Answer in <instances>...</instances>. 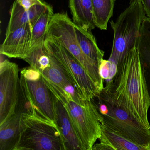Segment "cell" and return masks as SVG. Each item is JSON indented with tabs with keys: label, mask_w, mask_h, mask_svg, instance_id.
I'll return each mask as SVG.
<instances>
[{
	"label": "cell",
	"mask_w": 150,
	"mask_h": 150,
	"mask_svg": "<svg viewBox=\"0 0 150 150\" xmlns=\"http://www.w3.org/2000/svg\"><path fill=\"white\" fill-rule=\"evenodd\" d=\"M91 100L100 115L101 126L150 149V129L118 106L104 88Z\"/></svg>",
	"instance_id": "2"
},
{
	"label": "cell",
	"mask_w": 150,
	"mask_h": 150,
	"mask_svg": "<svg viewBox=\"0 0 150 150\" xmlns=\"http://www.w3.org/2000/svg\"><path fill=\"white\" fill-rule=\"evenodd\" d=\"M16 150H26L25 149H17Z\"/></svg>",
	"instance_id": "27"
},
{
	"label": "cell",
	"mask_w": 150,
	"mask_h": 150,
	"mask_svg": "<svg viewBox=\"0 0 150 150\" xmlns=\"http://www.w3.org/2000/svg\"><path fill=\"white\" fill-rule=\"evenodd\" d=\"M100 142L107 144L116 150H150L149 149L135 143L101 126Z\"/></svg>",
	"instance_id": "19"
},
{
	"label": "cell",
	"mask_w": 150,
	"mask_h": 150,
	"mask_svg": "<svg viewBox=\"0 0 150 150\" xmlns=\"http://www.w3.org/2000/svg\"></svg>",
	"instance_id": "28"
},
{
	"label": "cell",
	"mask_w": 150,
	"mask_h": 150,
	"mask_svg": "<svg viewBox=\"0 0 150 150\" xmlns=\"http://www.w3.org/2000/svg\"><path fill=\"white\" fill-rule=\"evenodd\" d=\"M44 46L68 72L85 98L92 99L100 93L99 90L82 64L64 47L48 38H46Z\"/></svg>",
	"instance_id": "7"
},
{
	"label": "cell",
	"mask_w": 150,
	"mask_h": 150,
	"mask_svg": "<svg viewBox=\"0 0 150 150\" xmlns=\"http://www.w3.org/2000/svg\"><path fill=\"white\" fill-rule=\"evenodd\" d=\"M34 108V115L41 120L55 124L54 95L42 76L35 81L26 80L22 75Z\"/></svg>",
	"instance_id": "9"
},
{
	"label": "cell",
	"mask_w": 150,
	"mask_h": 150,
	"mask_svg": "<svg viewBox=\"0 0 150 150\" xmlns=\"http://www.w3.org/2000/svg\"><path fill=\"white\" fill-rule=\"evenodd\" d=\"M17 149L65 150L55 123L24 115H22L20 138Z\"/></svg>",
	"instance_id": "5"
},
{
	"label": "cell",
	"mask_w": 150,
	"mask_h": 150,
	"mask_svg": "<svg viewBox=\"0 0 150 150\" xmlns=\"http://www.w3.org/2000/svg\"><path fill=\"white\" fill-rule=\"evenodd\" d=\"M31 38V27L26 25L5 35L0 53L9 58L24 59L28 56Z\"/></svg>",
	"instance_id": "11"
},
{
	"label": "cell",
	"mask_w": 150,
	"mask_h": 150,
	"mask_svg": "<svg viewBox=\"0 0 150 150\" xmlns=\"http://www.w3.org/2000/svg\"><path fill=\"white\" fill-rule=\"evenodd\" d=\"M91 150H116L110 144L104 143L96 144L92 147Z\"/></svg>",
	"instance_id": "25"
},
{
	"label": "cell",
	"mask_w": 150,
	"mask_h": 150,
	"mask_svg": "<svg viewBox=\"0 0 150 150\" xmlns=\"http://www.w3.org/2000/svg\"><path fill=\"white\" fill-rule=\"evenodd\" d=\"M54 107L55 124L61 135L65 150H85L78 138L66 108L55 95Z\"/></svg>",
	"instance_id": "12"
},
{
	"label": "cell",
	"mask_w": 150,
	"mask_h": 150,
	"mask_svg": "<svg viewBox=\"0 0 150 150\" xmlns=\"http://www.w3.org/2000/svg\"><path fill=\"white\" fill-rule=\"evenodd\" d=\"M104 89L118 106L150 129L148 118L150 98L136 46L129 52Z\"/></svg>",
	"instance_id": "1"
},
{
	"label": "cell",
	"mask_w": 150,
	"mask_h": 150,
	"mask_svg": "<svg viewBox=\"0 0 150 150\" xmlns=\"http://www.w3.org/2000/svg\"><path fill=\"white\" fill-rule=\"evenodd\" d=\"M116 65L112 62L103 60L99 68L100 76L104 80H111L116 74Z\"/></svg>",
	"instance_id": "22"
},
{
	"label": "cell",
	"mask_w": 150,
	"mask_h": 150,
	"mask_svg": "<svg viewBox=\"0 0 150 150\" xmlns=\"http://www.w3.org/2000/svg\"><path fill=\"white\" fill-rule=\"evenodd\" d=\"M54 15L52 7L48 5L31 28V38L29 54L43 45L46 38L47 31L51 17Z\"/></svg>",
	"instance_id": "17"
},
{
	"label": "cell",
	"mask_w": 150,
	"mask_h": 150,
	"mask_svg": "<svg viewBox=\"0 0 150 150\" xmlns=\"http://www.w3.org/2000/svg\"><path fill=\"white\" fill-rule=\"evenodd\" d=\"M75 28L77 41L83 54L90 64L99 72L105 52L98 46L97 40L92 31L86 30L75 24Z\"/></svg>",
	"instance_id": "13"
},
{
	"label": "cell",
	"mask_w": 150,
	"mask_h": 150,
	"mask_svg": "<svg viewBox=\"0 0 150 150\" xmlns=\"http://www.w3.org/2000/svg\"><path fill=\"white\" fill-rule=\"evenodd\" d=\"M147 17L150 19V0H141Z\"/></svg>",
	"instance_id": "26"
},
{
	"label": "cell",
	"mask_w": 150,
	"mask_h": 150,
	"mask_svg": "<svg viewBox=\"0 0 150 150\" xmlns=\"http://www.w3.org/2000/svg\"><path fill=\"white\" fill-rule=\"evenodd\" d=\"M24 60L30 64V67L41 74L51 65L50 57L45 49L44 44L30 53Z\"/></svg>",
	"instance_id": "21"
},
{
	"label": "cell",
	"mask_w": 150,
	"mask_h": 150,
	"mask_svg": "<svg viewBox=\"0 0 150 150\" xmlns=\"http://www.w3.org/2000/svg\"><path fill=\"white\" fill-rule=\"evenodd\" d=\"M146 14L141 0H131L128 7L115 22H110L113 30L112 48L108 60L119 67L129 52L136 46L140 28Z\"/></svg>",
	"instance_id": "4"
},
{
	"label": "cell",
	"mask_w": 150,
	"mask_h": 150,
	"mask_svg": "<svg viewBox=\"0 0 150 150\" xmlns=\"http://www.w3.org/2000/svg\"><path fill=\"white\" fill-rule=\"evenodd\" d=\"M45 80L52 92L66 108L83 147L85 150H91L101 135V117L94 103L91 99L85 105H79L63 90Z\"/></svg>",
	"instance_id": "3"
},
{
	"label": "cell",
	"mask_w": 150,
	"mask_h": 150,
	"mask_svg": "<svg viewBox=\"0 0 150 150\" xmlns=\"http://www.w3.org/2000/svg\"><path fill=\"white\" fill-rule=\"evenodd\" d=\"M46 52L50 57L51 65L41 73L42 76L68 93L76 103L81 105H86L91 99L87 98L83 95L76 84L63 67L53 55Z\"/></svg>",
	"instance_id": "10"
},
{
	"label": "cell",
	"mask_w": 150,
	"mask_h": 150,
	"mask_svg": "<svg viewBox=\"0 0 150 150\" xmlns=\"http://www.w3.org/2000/svg\"><path fill=\"white\" fill-rule=\"evenodd\" d=\"M69 7L75 24L90 31L95 28L92 0H69Z\"/></svg>",
	"instance_id": "16"
},
{
	"label": "cell",
	"mask_w": 150,
	"mask_h": 150,
	"mask_svg": "<svg viewBox=\"0 0 150 150\" xmlns=\"http://www.w3.org/2000/svg\"><path fill=\"white\" fill-rule=\"evenodd\" d=\"M115 1V0H92L96 27L107 30L108 22L113 14Z\"/></svg>",
	"instance_id": "18"
},
{
	"label": "cell",
	"mask_w": 150,
	"mask_h": 150,
	"mask_svg": "<svg viewBox=\"0 0 150 150\" xmlns=\"http://www.w3.org/2000/svg\"><path fill=\"white\" fill-rule=\"evenodd\" d=\"M46 38L64 47L82 65L100 91L104 88V79L99 72L87 60L80 48L75 30V24L66 13H56L51 17Z\"/></svg>",
	"instance_id": "6"
},
{
	"label": "cell",
	"mask_w": 150,
	"mask_h": 150,
	"mask_svg": "<svg viewBox=\"0 0 150 150\" xmlns=\"http://www.w3.org/2000/svg\"><path fill=\"white\" fill-rule=\"evenodd\" d=\"M18 66L8 60L0 64V124L15 113L19 97Z\"/></svg>",
	"instance_id": "8"
},
{
	"label": "cell",
	"mask_w": 150,
	"mask_h": 150,
	"mask_svg": "<svg viewBox=\"0 0 150 150\" xmlns=\"http://www.w3.org/2000/svg\"><path fill=\"white\" fill-rule=\"evenodd\" d=\"M141 67L150 98V19H144L136 44Z\"/></svg>",
	"instance_id": "14"
},
{
	"label": "cell",
	"mask_w": 150,
	"mask_h": 150,
	"mask_svg": "<svg viewBox=\"0 0 150 150\" xmlns=\"http://www.w3.org/2000/svg\"><path fill=\"white\" fill-rule=\"evenodd\" d=\"M20 74L22 75L26 80L30 81L38 80L42 76L39 72L30 66L29 67L23 69L20 72Z\"/></svg>",
	"instance_id": "23"
},
{
	"label": "cell",
	"mask_w": 150,
	"mask_h": 150,
	"mask_svg": "<svg viewBox=\"0 0 150 150\" xmlns=\"http://www.w3.org/2000/svg\"><path fill=\"white\" fill-rule=\"evenodd\" d=\"M22 114L15 113L0 124V150H16L20 138Z\"/></svg>",
	"instance_id": "15"
},
{
	"label": "cell",
	"mask_w": 150,
	"mask_h": 150,
	"mask_svg": "<svg viewBox=\"0 0 150 150\" xmlns=\"http://www.w3.org/2000/svg\"><path fill=\"white\" fill-rule=\"evenodd\" d=\"M26 10L37 4H44L46 3L41 0H16Z\"/></svg>",
	"instance_id": "24"
},
{
	"label": "cell",
	"mask_w": 150,
	"mask_h": 150,
	"mask_svg": "<svg viewBox=\"0 0 150 150\" xmlns=\"http://www.w3.org/2000/svg\"><path fill=\"white\" fill-rule=\"evenodd\" d=\"M28 24H30L29 11L16 0L13 3L11 11L10 18L6 29L5 35Z\"/></svg>",
	"instance_id": "20"
}]
</instances>
